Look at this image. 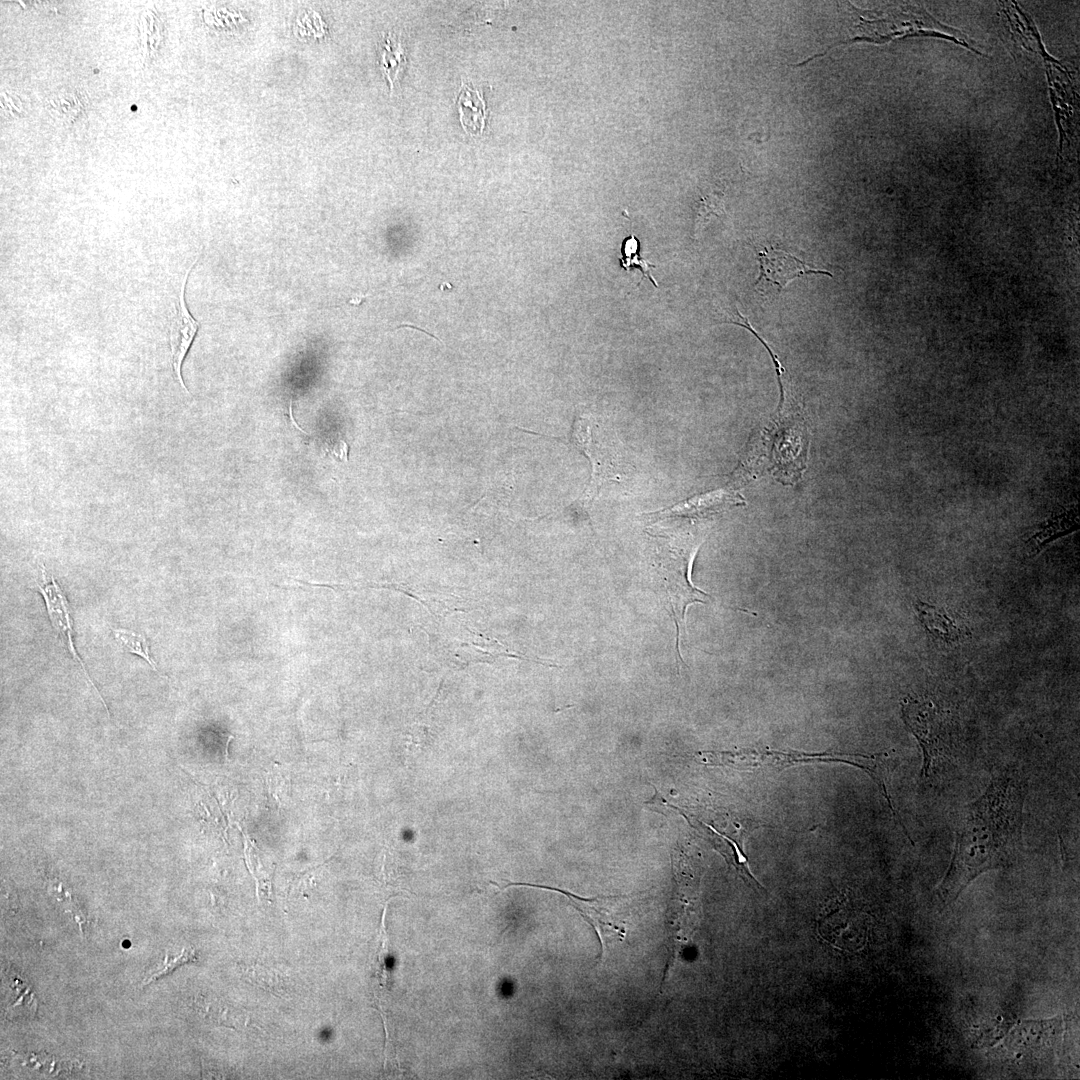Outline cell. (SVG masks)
Returning a JSON list of instances; mask_svg holds the SVG:
<instances>
[{"instance_id": "obj_19", "label": "cell", "mask_w": 1080, "mask_h": 1080, "mask_svg": "<svg viewBox=\"0 0 1080 1080\" xmlns=\"http://www.w3.org/2000/svg\"><path fill=\"white\" fill-rule=\"evenodd\" d=\"M1077 525V512L1075 510L1065 512L1049 520L1042 530L1035 534L1032 539L1036 540L1037 548L1043 547L1047 542L1061 534L1072 531Z\"/></svg>"}, {"instance_id": "obj_15", "label": "cell", "mask_w": 1080, "mask_h": 1080, "mask_svg": "<svg viewBox=\"0 0 1080 1080\" xmlns=\"http://www.w3.org/2000/svg\"><path fill=\"white\" fill-rule=\"evenodd\" d=\"M1047 75L1050 84L1051 101L1054 106L1056 121L1060 133V149L1064 142V138L1069 130L1070 117L1073 114L1069 100L1073 99V95L1067 93V85H1064L1066 81L1057 77L1056 71L1053 67L1047 65Z\"/></svg>"}, {"instance_id": "obj_7", "label": "cell", "mask_w": 1080, "mask_h": 1080, "mask_svg": "<svg viewBox=\"0 0 1080 1080\" xmlns=\"http://www.w3.org/2000/svg\"><path fill=\"white\" fill-rule=\"evenodd\" d=\"M1062 1030L1060 1016L1021 1021L1001 1043L1000 1053L1018 1062L1037 1059L1054 1047Z\"/></svg>"}, {"instance_id": "obj_11", "label": "cell", "mask_w": 1080, "mask_h": 1080, "mask_svg": "<svg viewBox=\"0 0 1080 1080\" xmlns=\"http://www.w3.org/2000/svg\"><path fill=\"white\" fill-rule=\"evenodd\" d=\"M511 886H526L545 889L549 891H555L566 896L569 899L570 903L575 907V909L579 911L582 917L585 918L591 924V926H593L601 946V952L599 956L603 955L604 934L615 935L620 940H623L625 938V928L620 925V923L615 922L611 919V915L601 907V899L599 898H583L572 892L560 888L522 882H509L506 887H503V889H507Z\"/></svg>"}, {"instance_id": "obj_5", "label": "cell", "mask_w": 1080, "mask_h": 1080, "mask_svg": "<svg viewBox=\"0 0 1080 1080\" xmlns=\"http://www.w3.org/2000/svg\"><path fill=\"white\" fill-rule=\"evenodd\" d=\"M859 29L861 31L859 35L843 43L853 41L882 43L900 37L929 36L949 39L981 54L962 32L938 22L918 6H908L905 10L892 11L891 18L861 17Z\"/></svg>"}, {"instance_id": "obj_17", "label": "cell", "mask_w": 1080, "mask_h": 1080, "mask_svg": "<svg viewBox=\"0 0 1080 1080\" xmlns=\"http://www.w3.org/2000/svg\"><path fill=\"white\" fill-rule=\"evenodd\" d=\"M112 632L121 648L143 658L157 672L155 661L151 657L150 645L145 635L123 628L112 629Z\"/></svg>"}, {"instance_id": "obj_2", "label": "cell", "mask_w": 1080, "mask_h": 1080, "mask_svg": "<svg viewBox=\"0 0 1080 1080\" xmlns=\"http://www.w3.org/2000/svg\"><path fill=\"white\" fill-rule=\"evenodd\" d=\"M702 761L707 765L726 766L738 770H761L766 773H779L785 768L806 763L838 762L865 771L878 785L882 793L888 791L890 773L894 761L888 753L854 754L840 752H803L796 750H776L769 747L754 746L737 751L702 752Z\"/></svg>"}, {"instance_id": "obj_18", "label": "cell", "mask_w": 1080, "mask_h": 1080, "mask_svg": "<svg viewBox=\"0 0 1080 1080\" xmlns=\"http://www.w3.org/2000/svg\"><path fill=\"white\" fill-rule=\"evenodd\" d=\"M918 610L922 622L931 633L945 639L957 638L958 632L954 622L935 607L922 604Z\"/></svg>"}, {"instance_id": "obj_3", "label": "cell", "mask_w": 1080, "mask_h": 1080, "mask_svg": "<svg viewBox=\"0 0 1080 1080\" xmlns=\"http://www.w3.org/2000/svg\"><path fill=\"white\" fill-rule=\"evenodd\" d=\"M655 539V566L663 583L677 628V650L685 634V613L693 603H706L709 595L690 580L694 557L704 541L705 531L681 529L652 534Z\"/></svg>"}, {"instance_id": "obj_22", "label": "cell", "mask_w": 1080, "mask_h": 1080, "mask_svg": "<svg viewBox=\"0 0 1080 1080\" xmlns=\"http://www.w3.org/2000/svg\"><path fill=\"white\" fill-rule=\"evenodd\" d=\"M721 210H722V202H721V200L719 198H717L716 196H713V195L704 197L703 201L701 203V206H700V208L698 210L697 217H696V229L695 230L696 231L701 230V228L709 220L710 215L714 214V213H719V212H721Z\"/></svg>"}, {"instance_id": "obj_4", "label": "cell", "mask_w": 1080, "mask_h": 1080, "mask_svg": "<svg viewBox=\"0 0 1080 1080\" xmlns=\"http://www.w3.org/2000/svg\"><path fill=\"white\" fill-rule=\"evenodd\" d=\"M571 441L591 465L590 482L581 498L583 507L593 502L604 484L621 482L631 472L615 432L600 417L579 416L573 424Z\"/></svg>"}, {"instance_id": "obj_16", "label": "cell", "mask_w": 1080, "mask_h": 1080, "mask_svg": "<svg viewBox=\"0 0 1080 1080\" xmlns=\"http://www.w3.org/2000/svg\"><path fill=\"white\" fill-rule=\"evenodd\" d=\"M380 68L393 90L398 76L406 64V54L400 40L389 33L380 45Z\"/></svg>"}, {"instance_id": "obj_8", "label": "cell", "mask_w": 1080, "mask_h": 1080, "mask_svg": "<svg viewBox=\"0 0 1080 1080\" xmlns=\"http://www.w3.org/2000/svg\"><path fill=\"white\" fill-rule=\"evenodd\" d=\"M41 572H42V582L37 585V589L39 590V592L42 594V596L44 598V602H45V605H46V610H47L48 617H49V620L51 622V625L57 631V633L60 635L61 640L64 642L65 646L67 647L69 653L72 655L74 660L79 663V665L81 666V668L84 671V674H85L87 680L92 684L94 689L97 691L98 695L101 698V701H102L103 705L106 707V704H105L103 698L101 697L100 692L97 690L96 686L94 685L93 681L91 680L89 674L87 673V670L85 668V665H84L83 661L81 660V658L77 654L76 649L74 647V643H73V633H74L73 621H72V617H71V611H70V607H69V602H68V600L66 598V595L63 592V590L61 589V587L59 586V584L57 583L54 576L49 575L47 573L44 565H42ZM106 709L108 711L107 707H106Z\"/></svg>"}, {"instance_id": "obj_20", "label": "cell", "mask_w": 1080, "mask_h": 1080, "mask_svg": "<svg viewBox=\"0 0 1080 1080\" xmlns=\"http://www.w3.org/2000/svg\"><path fill=\"white\" fill-rule=\"evenodd\" d=\"M195 960V953L193 950L183 949L182 952L176 957H171L166 954L163 965L157 968L154 973L145 979L144 984H150L157 978L164 976L174 970L176 967Z\"/></svg>"}, {"instance_id": "obj_10", "label": "cell", "mask_w": 1080, "mask_h": 1080, "mask_svg": "<svg viewBox=\"0 0 1080 1080\" xmlns=\"http://www.w3.org/2000/svg\"><path fill=\"white\" fill-rule=\"evenodd\" d=\"M758 260L760 273L755 285L768 283L781 290L803 275L823 274L832 277L828 271L813 268L795 256L774 248H764L758 253Z\"/></svg>"}, {"instance_id": "obj_14", "label": "cell", "mask_w": 1080, "mask_h": 1080, "mask_svg": "<svg viewBox=\"0 0 1080 1080\" xmlns=\"http://www.w3.org/2000/svg\"><path fill=\"white\" fill-rule=\"evenodd\" d=\"M1003 8V12L1007 16L1011 28H1013L1021 45L1025 49L1037 53L1045 61L1051 64H1060L1045 51L1033 21L1018 7V5L1014 2H1003Z\"/></svg>"}, {"instance_id": "obj_12", "label": "cell", "mask_w": 1080, "mask_h": 1080, "mask_svg": "<svg viewBox=\"0 0 1080 1080\" xmlns=\"http://www.w3.org/2000/svg\"><path fill=\"white\" fill-rule=\"evenodd\" d=\"M736 502L737 499L733 494L720 490L691 498L649 515L659 517H705L718 513Z\"/></svg>"}, {"instance_id": "obj_9", "label": "cell", "mask_w": 1080, "mask_h": 1080, "mask_svg": "<svg viewBox=\"0 0 1080 1080\" xmlns=\"http://www.w3.org/2000/svg\"><path fill=\"white\" fill-rule=\"evenodd\" d=\"M196 262L197 260L192 263L183 276L176 300L175 314L171 320L169 330L171 364L177 381L186 392H188V389L182 378V364L197 334L199 322L194 319L187 308L185 302V286L189 273Z\"/></svg>"}, {"instance_id": "obj_1", "label": "cell", "mask_w": 1080, "mask_h": 1080, "mask_svg": "<svg viewBox=\"0 0 1080 1080\" xmlns=\"http://www.w3.org/2000/svg\"><path fill=\"white\" fill-rule=\"evenodd\" d=\"M1026 784L1012 770L996 774L958 820L950 865L937 894L944 905L957 900L981 874L1011 863L1023 829Z\"/></svg>"}, {"instance_id": "obj_21", "label": "cell", "mask_w": 1080, "mask_h": 1080, "mask_svg": "<svg viewBox=\"0 0 1080 1080\" xmlns=\"http://www.w3.org/2000/svg\"><path fill=\"white\" fill-rule=\"evenodd\" d=\"M385 912H386V907H385V909L383 911V916H382V925H381V934H380L381 945H380V948H379V951H378V957H377V962H376V967H375L376 976L379 979L381 987H385L386 982H387L386 959H387V955H388V950H387V936H386V930H385V925H384Z\"/></svg>"}, {"instance_id": "obj_6", "label": "cell", "mask_w": 1080, "mask_h": 1080, "mask_svg": "<svg viewBox=\"0 0 1080 1080\" xmlns=\"http://www.w3.org/2000/svg\"><path fill=\"white\" fill-rule=\"evenodd\" d=\"M902 716L919 743L923 755L921 773L928 778L940 762L953 754L950 728L930 701L907 700L902 706Z\"/></svg>"}, {"instance_id": "obj_23", "label": "cell", "mask_w": 1080, "mask_h": 1080, "mask_svg": "<svg viewBox=\"0 0 1080 1080\" xmlns=\"http://www.w3.org/2000/svg\"><path fill=\"white\" fill-rule=\"evenodd\" d=\"M287 780L279 773L274 771L268 776V789L271 795L278 801L285 797L287 793Z\"/></svg>"}, {"instance_id": "obj_13", "label": "cell", "mask_w": 1080, "mask_h": 1080, "mask_svg": "<svg viewBox=\"0 0 1080 1080\" xmlns=\"http://www.w3.org/2000/svg\"><path fill=\"white\" fill-rule=\"evenodd\" d=\"M456 104L464 131L473 137L480 136L487 118V108L482 94L479 90L462 82Z\"/></svg>"}]
</instances>
